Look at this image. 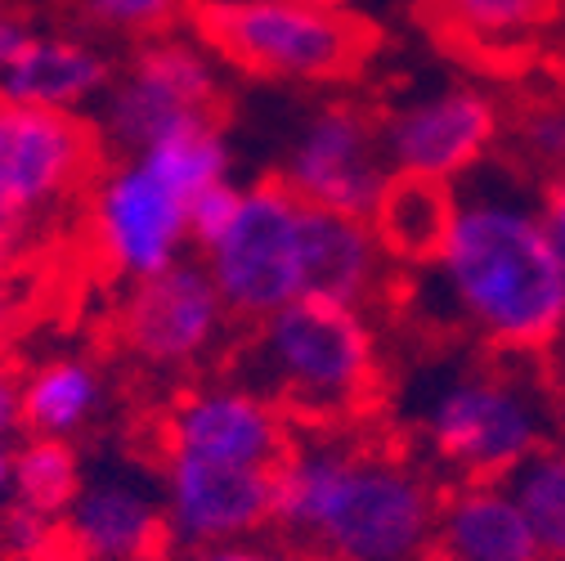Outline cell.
I'll use <instances>...</instances> for the list:
<instances>
[{
    "mask_svg": "<svg viewBox=\"0 0 565 561\" xmlns=\"http://www.w3.org/2000/svg\"><path fill=\"white\" fill-rule=\"evenodd\" d=\"M417 274L462 332L503 356H539L565 337V256L543 193L512 162L493 158L454 184L449 239Z\"/></svg>",
    "mask_w": 565,
    "mask_h": 561,
    "instance_id": "1",
    "label": "cell"
},
{
    "mask_svg": "<svg viewBox=\"0 0 565 561\" xmlns=\"http://www.w3.org/2000/svg\"><path fill=\"white\" fill-rule=\"evenodd\" d=\"M440 489L355 432L301 436L274 472V526L310 561H427Z\"/></svg>",
    "mask_w": 565,
    "mask_h": 561,
    "instance_id": "2",
    "label": "cell"
},
{
    "mask_svg": "<svg viewBox=\"0 0 565 561\" xmlns=\"http://www.w3.org/2000/svg\"><path fill=\"white\" fill-rule=\"evenodd\" d=\"M238 382L274 400L297 432H350L382 395V350L364 306L301 297L252 328Z\"/></svg>",
    "mask_w": 565,
    "mask_h": 561,
    "instance_id": "3",
    "label": "cell"
},
{
    "mask_svg": "<svg viewBox=\"0 0 565 561\" xmlns=\"http://www.w3.org/2000/svg\"><path fill=\"white\" fill-rule=\"evenodd\" d=\"M202 45L265 82L328 86L355 77L373 54V28L310 0H198Z\"/></svg>",
    "mask_w": 565,
    "mask_h": 561,
    "instance_id": "4",
    "label": "cell"
},
{
    "mask_svg": "<svg viewBox=\"0 0 565 561\" xmlns=\"http://www.w3.org/2000/svg\"><path fill=\"white\" fill-rule=\"evenodd\" d=\"M547 395L530 373L508 364L458 369L422 404V441L458 485L508 480L525 458L547 449Z\"/></svg>",
    "mask_w": 565,
    "mask_h": 561,
    "instance_id": "5",
    "label": "cell"
},
{
    "mask_svg": "<svg viewBox=\"0 0 565 561\" xmlns=\"http://www.w3.org/2000/svg\"><path fill=\"white\" fill-rule=\"evenodd\" d=\"M306 221L310 207L278 176L243 184L230 230L206 252H198L202 269L211 274V284H216L234 319L256 328L282 306L310 297Z\"/></svg>",
    "mask_w": 565,
    "mask_h": 561,
    "instance_id": "6",
    "label": "cell"
},
{
    "mask_svg": "<svg viewBox=\"0 0 565 561\" xmlns=\"http://www.w3.org/2000/svg\"><path fill=\"white\" fill-rule=\"evenodd\" d=\"M189 202L193 193L145 149L104 167L90 189L95 256L126 284L167 274L189 261Z\"/></svg>",
    "mask_w": 565,
    "mask_h": 561,
    "instance_id": "7",
    "label": "cell"
},
{
    "mask_svg": "<svg viewBox=\"0 0 565 561\" xmlns=\"http://www.w3.org/2000/svg\"><path fill=\"white\" fill-rule=\"evenodd\" d=\"M193 126H221L216 59L175 36L145 41L104 95L99 135L126 154H139Z\"/></svg>",
    "mask_w": 565,
    "mask_h": 561,
    "instance_id": "8",
    "label": "cell"
},
{
    "mask_svg": "<svg viewBox=\"0 0 565 561\" xmlns=\"http://www.w3.org/2000/svg\"><path fill=\"white\" fill-rule=\"evenodd\" d=\"M503 104L480 86L422 91L382 117V154L391 176L462 184L503 149Z\"/></svg>",
    "mask_w": 565,
    "mask_h": 561,
    "instance_id": "9",
    "label": "cell"
},
{
    "mask_svg": "<svg viewBox=\"0 0 565 561\" xmlns=\"http://www.w3.org/2000/svg\"><path fill=\"white\" fill-rule=\"evenodd\" d=\"M278 180L306 207L369 221L391 180L382 154V117H373L355 99L319 104L292 135Z\"/></svg>",
    "mask_w": 565,
    "mask_h": 561,
    "instance_id": "10",
    "label": "cell"
},
{
    "mask_svg": "<svg viewBox=\"0 0 565 561\" xmlns=\"http://www.w3.org/2000/svg\"><path fill=\"white\" fill-rule=\"evenodd\" d=\"M292 445H297L292 417L243 382L189 387L171 400L162 417V458L278 472Z\"/></svg>",
    "mask_w": 565,
    "mask_h": 561,
    "instance_id": "11",
    "label": "cell"
},
{
    "mask_svg": "<svg viewBox=\"0 0 565 561\" xmlns=\"http://www.w3.org/2000/svg\"><path fill=\"white\" fill-rule=\"evenodd\" d=\"M99 176V126L0 104V212L36 221Z\"/></svg>",
    "mask_w": 565,
    "mask_h": 561,
    "instance_id": "12",
    "label": "cell"
},
{
    "mask_svg": "<svg viewBox=\"0 0 565 561\" xmlns=\"http://www.w3.org/2000/svg\"><path fill=\"white\" fill-rule=\"evenodd\" d=\"M234 315L225 310L202 261H180L158 278L130 284L117 310V337L139 364L158 373L193 369L216 350Z\"/></svg>",
    "mask_w": 565,
    "mask_h": 561,
    "instance_id": "13",
    "label": "cell"
},
{
    "mask_svg": "<svg viewBox=\"0 0 565 561\" xmlns=\"http://www.w3.org/2000/svg\"><path fill=\"white\" fill-rule=\"evenodd\" d=\"M167 534L184 557L256 539L274 526V472L198 458H162Z\"/></svg>",
    "mask_w": 565,
    "mask_h": 561,
    "instance_id": "14",
    "label": "cell"
},
{
    "mask_svg": "<svg viewBox=\"0 0 565 561\" xmlns=\"http://www.w3.org/2000/svg\"><path fill=\"white\" fill-rule=\"evenodd\" d=\"M63 539L82 561H167L162 495L126 476L90 480L63 517Z\"/></svg>",
    "mask_w": 565,
    "mask_h": 561,
    "instance_id": "15",
    "label": "cell"
},
{
    "mask_svg": "<svg viewBox=\"0 0 565 561\" xmlns=\"http://www.w3.org/2000/svg\"><path fill=\"white\" fill-rule=\"evenodd\" d=\"M117 67L108 50L86 36L36 32L6 67H0V104L41 108V113H77L108 95Z\"/></svg>",
    "mask_w": 565,
    "mask_h": 561,
    "instance_id": "16",
    "label": "cell"
},
{
    "mask_svg": "<svg viewBox=\"0 0 565 561\" xmlns=\"http://www.w3.org/2000/svg\"><path fill=\"white\" fill-rule=\"evenodd\" d=\"M436 561H543L508 480H467L440 495Z\"/></svg>",
    "mask_w": 565,
    "mask_h": 561,
    "instance_id": "17",
    "label": "cell"
},
{
    "mask_svg": "<svg viewBox=\"0 0 565 561\" xmlns=\"http://www.w3.org/2000/svg\"><path fill=\"white\" fill-rule=\"evenodd\" d=\"M306 261H310V297L364 306L386 288V252L364 216H337L310 207L306 221Z\"/></svg>",
    "mask_w": 565,
    "mask_h": 561,
    "instance_id": "18",
    "label": "cell"
},
{
    "mask_svg": "<svg viewBox=\"0 0 565 561\" xmlns=\"http://www.w3.org/2000/svg\"><path fill=\"white\" fill-rule=\"evenodd\" d=\"M382 252L391 265L427 269L454 225V184L417 180V176H391L373 216H369Z\"/></svg>",
    "mask_w": 565,
    "mask_h": 561,
    "instance_id": "19",
    "label": "cell"
},
{
    "mask_svg": "<svg viewBox=\"0 0 565 561\" xmlns=\"http://www.w3.org/2000/svg\"><path fill=\"white\" fill-rule=\"evenodd\" d=\"M104 409V373L86 356H50L23 378V427L73 441Z\"/></svg>",
    "mask_w": 565,
    "mask_h": 561,
    "instance_id": "20",
    "label": "cell"
},
{
    "mask_svg": "<svg viewBox=\"0 0 565 561\" xmlns=\"http://www.w3.org/2000/svg\"><path fill=\"white\" fill-rule=\"evenodd\" d=\"M14 499L63 521L67 508L82 495V458L73 449V441H50V436H32L19 454H14Z\"/></svg>",
    "mask_w": 565,
    "mask_h": 561,
    "instance_id": "21",
    "label": "cell"
},
{
    "mask_svg": "<svg viewBox=\"0 0 565 561\" xmlns=\"http://www.w3.org/2000/svg\"><path fill=\"white\" fill-rule=\"evenodd\" d=\"M512 499L521 504L543 561H565V445H547L508 476Z\"/></svg>",
    "mask_w": 565,
    "mask_h": 561,
    "instance_id": "22",
    "label": "cell"
},
{
    "mask_svg": "<svg viewBox=\"0 0 565 561\" xmlns=\"http://www.w3.org/2000/svg\"><path fill=\"white\" fill-rule=\"evenodd\" d=\"M503 145L512 149V167L521 176H561L565 171V95H534L525 99L508 126Z\"/></svg>",
    "mask_w": 565,
    "mask_h": 561,
    "instance_id": "23",
    "label": "cell"
},
{
    "mask_svg": "<svg viewBox=\"0 0 565 561\" xmlns=\"http://www.w3.org/2000/svg\"><path fill=\"white\" fill-rule=\"evenodd\" d=\"M73 10L95 32L153 41V36H162L180 19L184 0H73Z\"/></svg>",
    "mask_w": 565,
    "mask_h": 561,
    "instance_id": "24",
    "label": "cell"
},
{
    "mask_svg": "<svg viewBox=\"0 0 565 561\" xmlns=\"http://www.w3.org/2000/svg\"><path fill=\"white\" fill-rule=\"evenodd\" d=\"M440 10L471 36H512L539 28L552 14V0H440Z\"/></svg>",
    "mask_w": 565,
    "mask_h": 561,
    "instance_id": "25",
    "label": "cell"
},
{
    "mask_svg": "<svg viewBox=\"0 0 565 561\" xmlns=\"http://www.w3.org/2000/svg\"><path fill=\"white\" fill-rule=\"evenodd\" d=\"M58 552V521L10 499L0 508V557L6 561H45Z\"/></svg>",
    "mask_w": 565,
    "mask_h": 561,
    "instance_id": "26",
    "label": "cell"
},
{
    "mask_svg": "<svg viewBox=\"0 0 565 561\" xmlns=\"http://www.w3.org/2000/svg\"><path fill=\"white\" fill-rule=\"evenodd\" d=\"M238 198H243V184L221 180V184L202 189V193L189 202V243H193L198 252H206L211 243H216V239L230 230V221H234V212H238Z\"/></svg>",
    "mask_w": 565,
    "mask_h": 561,
    "instance_id": "27",
    "label": "cell"
},
{
    "mask_svg": "<svg viewBox=\"0 0 565 561\" xmlns=\"http://www.w3.org/2000/svg\"><path fill=\"white\" fill-rule=\"evenodd\" d=\"M184 561H310L306 552H297L292 543H274V539H238V543H221V548H206V552H193Z\"/></svg>",
    "mask_w": 565,
    "mask_h": 561,
    "instance_id": "28",
    "label": "cell"
},
{
    "mask_svg": "<svg viewBox=\"0 0 565 561\" xmlns=\"http://www.w3.org/2000/svg\"><path fill=\"white\" fill-rule=\"evenodd\" d=\"M14 427H23V378L14 373V364L0 356V441Z\"/></svg>",
    "mask_w": 565,
    "mask_h": 561,
    "instance_id": "29",
    "label": "cell"
},
{
    "mask_svg": "<svg viewBox=\"0 0 565 561\" xmlns=\"http://www.w3.org/2000/svg\"><path fill=\"white\" fill-rule=\"evenodd\" d=\"M36 36V28H32V19L28 14H19L10 0H0V67H6L28 41Z\"/></svg>",
    "mask_w": 565,
    "mask_h": 561,
    "instance_id": "30",
    "label": "cell"
},
{
    "mask_svg": "<svg viewBox=\"0 0 565 561\" xmlns=\"http://www.w3.org/2000/svg\"><path fill=\"white\" fill-rule=\"evenodd\" d=\"M28 234H32V221H19L10 212H0V274H10L28 247Z\"/></svg>",
    "mask_w": 565,
    "mask_h": 561,
    "instance_id": "31",
    "label": "cell"
},
{
    "mask_svg": "<svg viewBox=\"0 0 565 561\" xmlns=\"http://www.w3.org/2000/svg\"><path fill=\"white\" fill-rule=\"evenodd\" d=\"M23 315H28V301H23L19 284L10 274H0V346H6L23 328Z\"/></svg>",
    "mask_w": 565,
    "mask_h": 561,
    "instance_id": "32",
    "label": "cell"
},
{
    "mask_svg": "<svg viewBox=\"0 0 565 561\" xmlns=\"http://www.w3.org/2000/svg\"><path fill=\"white\" fill-rule=\"evenodd\" d=\"M543 212H547L552 239H556V247H561V256H565V171L543 184Z\"/></svg>",
    "mask_w": 565,
    "mask_h": 561,
    "instance_id": "33",
    "label": "cell"
},
{
    "mask_svg": "<svg viewBox=\"0 0 565 561\" xmlns=\"http://www.w3.org/2000/svg\"><path fill=\"white\" fill-rule=\"evenodd\" d=\"M10 485H14V449L0 441V495H6Z\"/></svg>",
    "mask_w": 565,
    "mask_h": 561,
    "instance_id": "34",
    "label": "cell"
},
{
    "mask_svg": "<svg viewBox=\"0 0 565 561\" xmlns=\"http://www.w3.org/2000/svg\"><path fill=\"white\" fill-rule=\"evenodd\" d=\"M310 6H319V10H332V14H350V6H355V0H310Z\"/></svg>",
    "mask_w": 565,
    "mask_h": 561,
    "instance_id": "35",
    "label": "cell"
},
{
    "mask_svg": "<svg viewBox=\"0 0 565 561\" xmlns=\"http://www.w3.org/2000/svg\"><path fill=\"white\" fill-rule=\"evenodd\" d=\"M427 561H436V557H427Z\"/></svg>",
    "mask_w": 565,
    "mask_h": 561,
    "instance_id": "36",
    "label": "cell"
},
{
    "mask_svg": "<svg viewBox=\"0 0 565 561\" xmlns=\"http://www.w3.org/2000/svg\"><path fill=\"white\" fill-rule=\"evenodd\" d=\"M0 561H6V557H0Z\"/></svg>",
    "mask_w": 565,
    "mask_h": 561,
    "instance_id": "37",
    "label": "cell"
}]
</instances>
